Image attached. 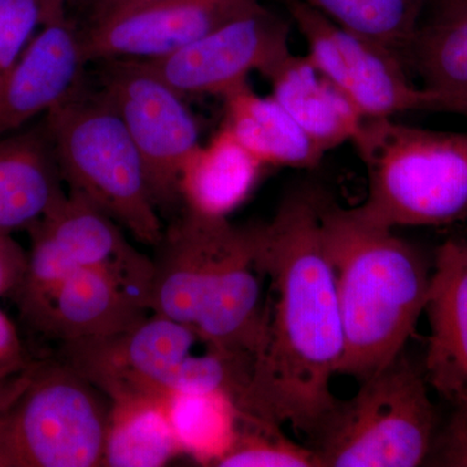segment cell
<instances>
[{
	"instance_id": "cell-1",
	"label": "cell",
	"mask_w": 467,
	"mask_h": 467,
	"mask_svg": "<svg viewBox=\"0 0 467 467\" xmlns=\"http://www.w3.org/2000/svg\"><path fill=\"white\" fill-rule=\"evenodd\" d=\"M319 195L301 190L256 225L269 292L263 337L236 410L309 441L337 405L331 382L344 356L342 316L326 254Z\"/></svg>"
},
{
	"instance_id": "cell-2",
	"label": "cell",
	"mask_w": 467,
	"mask_h": 467,
	"mask_svg": "<svg viewBox=\"0 0 467 467\" xmlns=\"http://www.w3.org/2000/svg\"><path fill=\"white\" fill-rule=\"evenodd\" d=\"M319 218L342 316L339 374L361 383L404 352L425 313L432 269L393 229L368 223L322 192Z\"/></svg>"
},
{
	"instance_id": "cell-3",
	"label": "cell",
	"mask_w": 467,
	"mask_h": 467,
	"mask_svg": "<svg viewBox=\"0 0 467 467\" xmlns=\"http://www.w3.org/2000/svg\"><path fill=\"white\" fill-rule=\"evenodd\" d=\"M367 167L356 212L389 227L445 226L467 217V134L365 119L352 142Z\"/></svg>"
},
{
	"instance_id": "cell-4",
	"label": "cell",
	"mask_w": 467,
	"mask_h": 467,
	"mask_svg": "<svg viewBox=\"0 0 467 467\" xmlns=\"http://www.w3.org/2000/svg\"><path fill=\"white\" fill-rule=\"evenodd\" d=\"M45 122L69 192L81 193L138 242L158 247L165 232L142 156L104 92L79 85Z\"/></svg>"
},
{
	"instance_id": "cell-5",
	"label": "cell",
	"mask_w": 467,
	"mask_h": 467,
	"mask_svg": "<svg viewBox=\"0 0 467 467\" xmlns=\"http://www.w3.org/2000/svg\"><path fill=\"white\" fill-rule=\"evenodd\" d=\"M425 373L404 352L337 405L312 439L319 467H417L429 460L438 411Z\"/></svg>"
},
{
	"instance_id": "cell-6",
	"label": "cell",
	"mask_w": 467,
	"mask_h": 467,
	"mask_svg": "<svg viewBox=\"0 0 467 467\" xmlns=\"http://www.w3.org/2000/svg\"><path fill=\"white\" fill-rule=\"evenodd\" d=\"M104 398L67 362L26 367L0 413L9 467L103 466L110 410Z\"/></svg>"
},
{
	"instance_id": "cell-7",
	"label": "cell",
	"mask_w": 467,
	"mask_h": 467,
	"mask_svg": "<svg viewBox=\"0 0 467 467\" xmlns=\"http://www.w3.org/2000/svg\"><path fill=\"white\" fill-rule=\"evenodd\" d=\"M285 3L306 39V57L365 119H393L407 112L454 113L467 119V92L416 86L401 58L389 48L344 29L304 0Z\"/></svg>"
},
{
	"instance_id": "cell-8",
	"label": "cell",
	"mask_w": 467,
	"mask_h": 467,
	"mask_svg": "<svg viewBox=\"0 0 467 467\" xmlns=\"http://www.w3.org/2000/svg\"><path fill=\"white\" fill-rule=\"evenodd\" d=\"M29 232L32 251L17 291L30 318L73 273L88 266L115 270L149 308L153 263L126 242L119 223L81 193H67Z\"/></svg>"
},
{
	"instance_id": "cell-9",
	"label": "cell",
	"mask_w": 467,
	"mask_h": 467,
	"mask_svg": "<svg viewBox=\"0 0 467 467\" xmlns=\"http://www.w3.org/2000/svg\"><path fill=\"white\" fill-rule=\"evenodd\" d=\"M100 90L115 107L142 156L160 213L182 204L181 175L202 146L183 97L137 58L100 61Z\"/></svg>"
},
{
	"instance_id": "cell-10",
	"label": "cell",
	"mask_w": 467,
	"mask_h": 467,
	"mask_svg": "<svg viewBox=\"0 0 467 467\" xmlns=\"http://www.w3.org/2000/svg\"><path fill=\"white\" fill-rule=\"evenodd\" d=\"M290 26L260 5L168 57L140 60L178 94L223 95L290 54Z\"/></svg>"
},
{
	"instance_id": "cell-11",
	"label": "cell",
	"mask_w": 467,
	"mask_h": 467,
	"mask_svg": "<svg viewBox=\"0 0 467 467\" xmlns=\"http://www.w3.org/2000/svg\"><path fill=\"white\" fill-rule=\"evenodd\" d=\"M260 5L261 0H146L86 24L82 48L88 64L164 57Z\"/></svg>"
},
{
	"instance_id": "cell-12",
	"label": "cell",
	"mask_w": 467,
	"mask_h": 467,
	"mask_svg": "<svg viewBox=\"0 0 467 467\" xmlns=\"http://www.w3.org/2000/svg\"><path fill=\"white\" fill-rule=\"evenodd\" d=\"M198 340L190 326L152 315L125 333L63 343V361L109 401L140 396L169 400L168 379Z\"/></svg>"
},
{
	"instance_id": "cell-13",
	"label": "cell",
	"mask_w": 467,
	"mask_h": 467,
	"mask_svg": "<svg viewBox=\"0 0 467 467\" xmlns=\"http://www.w3.org/2000/svg\"><path fill=\"white\" fill-rule=\"evenodd\" d=\"M265 281L256 226L236 227L205 287L193 324L208 348L254 359L263 337Z\"/></svg>"
},
{
	"instance_id": "cell-14",
	"label": "cell",
	"mask_w": 467,
	"mask_h": 467,
	"mask_svg": "<svg viewBox=\"0 0 467 467\" xmlns=\"http://www.w3.org/2000/svg\"><path fill=\"white\" fill-rule=\"evenodd\" d=\"M88 64L81 27L67 14L45 21L0 78V138L21 130L69 98L82 84Z\"/></svg>"
},
{
	"instance_id": "cell-15",
	"label": "cell",
	"mask_w": 467,
	"mask_h": 467,
	"mask_svg": "<svg viewBox=\"0 0 467 467\" xmlns=\"http://www.w3.org/2000/svg\"><path fill=\"white\" fill-rule=\"evenodd\" d=\"M236 226L184 207L164 233L149 294L152 315L193 328L202 294Z\"/></svg>"
},
{
	"instance_id": "cell-16",
	"label": "cell",
	"mask_w": 467,
	"mask_h": 467,
	"mask_svg": "<svg viewBox=\"0 0 467 467\" xmlns=\"http://www.w3.org/2000/svg\"><path fill=\"white\" fill-rule=\"evenodd\" d=\"M425 313L427 383L454 409H467V239H448L436 252Z\"/></svg>"
},
{
	"instance_id": "cell-17",
	"label": "cell",
	"mask_w": 467,
	"mask_h": 467,
	"mask_svg": "<svg viewBox=\"0 0 467 467\" xmlns=\"http://www.w3.org/2000/svg\"><path fill=\"white\" fill-rule=\"evenodd\" d=\"M149 310L115 270L88 266L73 273L33 321L63 344L125 333Z\"/></svg>"
},
{
	"instance_id": "cell-18",
	"label": "cell",
	"mask_w": 467,
	"mask_h": 467,
	"mask_svg": "<svg viewBox=\"0 0 467 467\" xmlns=\"http://www.w3.org/2000/svg\"><path fill=\"white\" fill-rule=\"evenodd\" d=\"M45 119L0 138V234L29 229L67 192Z\"/></svg>"
},
{
	"instance_id": "cell-19",
	"label": "cell",
	"mask_w": 467,
	"mask_h": 467,
	"mask_svg": "<svg viewBox=\"0 0 467 467\" xmlns=\"http://www.w3.org/2000/svg\"><path fill=\"white\" fill-rule=\"evenodd\" d=\"M265 77L272 97L325 152L358 138L365 117L306 55L290 52Z\"/></svg>"
},
{
	"instance_id": "cell-20",
	"label": "cell",
	"mask_w": 467,
	"mask_h": 467,
	"mask_svg": "<svg viewBox=\"0 0 467 467\" xmlns=\"http://www.w3.org/2000/svg\"><path fill=\"white\" fill-rule=\"evenodd\" d=\"M225 128L261 164L296 169L315 168L325 150L272 97H260L248 82L223 95Z\"/></svg>"
},
{
	"instance_id": "cell-21",
	"label": "cell",
	"mask_w": 467,
	"mask_h": 467,
	"mask_svg": "<svg viewBox=\"0 0 467 467\" xmlns=\"http://www.w3.org/2000/svg\"><path fill=\"white\" fill-rule=\"evenodd\" d=\"M264 165L223 126L184 165L181 195L184 207L208 217L227 218L259 181Z\"/></svg>"
},
{
	"instance_id": "cell-22",
	"label": "cell",
	"mask_w": 467,
	"mask_h": 467,
	"mask_svg": "<svg viewBox=\"0 0 467 467\" xmlns=\"http://www.w3.org/2000/svg\"><path fill=\"white\" fill-rule=\"evenodd\" d=\"M168 404L146 396L110 401L103 466L159 467L183 453Z\"/></svg>"
},
{
	"instance_id": "cell-23",
	"label": "cell",
	"mask_w": 467,
	"mask_h": 467,
	"mask_svg": "<svg viewBox=\"0 0 467 467\" xmlns=\"http://www.w3.org/2000/svg\"><path fill=\"white\" fill-rule=\"evenodd\" d=\"M405 64L422 78L425 88L467 92V2L448 16L418 26Z\"/></svg>"
},
{
	"instance_id": "cell-24",
	"label": "cell",
	"mask_w": 467,
	"mask_h": 467,
	"mask_svg": "<svg viewBox=\"0 0 467 467\" xmlns=\"http://www.w3.org/2000/svg\"><path fill=\"white\" fill-rule=\"evenodd\" d=\"M337 26L379 43L404 63L418 26V0H304Z\"/></svg>"
},
{
	"instance_id": "cell-25",
	"label": "cell",
	"mask_w": 467,
	"mask_h": 467,
	"mask_svg": "<svg viewBox=\"0 0 467 467\" xmlns=\"http://www.w3.org/2000/svg\"><path fill=\"white\" fill-rule=\"evenodd\" d=\"M169 414L183 453L214 462L232 444L238 411L225 395H174Z\"/></svg>"
},
{
	"instance_id": "cell-26",
	"label": "cell",
	"mask_w": 467,
	"mask_h": 467,
	"mask_svg": "<svg viewBox=\"0 0 467 467\" xmlns=\"http://www.w3.org/2000/svg\"><path fill=\"white\" fill-rule=\"evenodd\" d=\"M218 467H319L309 445L292 441L281 426L238 413L232 444L213 462Z\"/></svg>"
},
{
	"instance_id": "cell-27",
	"label": "cell",
	"mask_w": 467,
	"mask_h": 467,
	"mask_svg": "<svg viewBox=\"0 0 467 467\" xmlns=\"http://www.w3.org/2000/svg\"><path fill=\"white\" fill-rule=\"evenodd\" d=\"M45 7L46 0H0V78L41 29Z\"/></svg>"
},
{
	"instance_id": "cell-28",
	"label": "cell",
	"mask_w": 467,
	"mask_h": 467,
	"mask_svg": "<svg viewBox=\"0 0 467 467\" xmlns=\"http://www.w3.org/2000/svg\"><path fill=\"white\" fill-rule=\"evenodd\" d=\"M427 462L436 466L467 467V409H456L447 426L438 431Z\"/></svg>"
},
{
	"instance_id": "cell-29",
	"label": "cell",
	"mask_w": 467,
	"mask_h": 467,
	"mask_svg": "<svg viewBox=\"0 0 467 467\" xmlns=\"http://www.w3.org/2000/svg\"><path fill=\"white\" fill-rule=\"evenodd\" d=\"M27 254L11 235L0 234V296L17 291L23 284Z\"/></svg>"
},
{
	"instance_id": "cell-30",
	"label": "cell",
	"mask_w": 467,
	"mask_h": 467,
	"mask_svg": "<svg viewBox=\"0 0 467 467\" xmlns=\"http://www.w3.org/2000/svg\"><path fill=\"white\" fill-rule=\"evenodd\" d=\"M20 337L11 319L0 310V365L23 361Z\"/></svg>"
},
{
	"instance_id": "cell-31",
	"label": "cell",
	"mask_w": 467,
	"mask_h": 467,
	"mask_svg": "<svg viewBox=\"0 0 467 467\" xmlns=\"http://www.w3.org/2000/svg\"><path fill=\"white\" fill-rule=\"evenodd\" d=\"M26 368V365L23 361L0 365V413L16 392Z\"/></svg>"
},
{
	"instance_id": "cell-32",
	"label": "cell",
	"mask_w": 467,
	"mask_h": 467,
	"mask_svg": "<svg viewBox=\"0 0 467 467\" xmlns=\"http://www.w3.org/2000/svg\"><path fill=\"white\" fill-rule=\"evenodd\" d=\"M140 2H146V0H81L78 5L86 9L88 21L91 23V21L97 20V18L115 11V9Z\"/></svg>"
},
{
	"instance_id": "cell-33",
	"label": "cell",
	"mask_w": 467,
	"mask_h": 467,
	"mask_svg": "<svg viewBox=\"0 0 467 467\" xmlns=\"http://www.w3.org/2000/svg\"><path fill=\"white\" fill-rule=\"evenodd\" d=\"M79 2L81 0H46L45 20H43V23L52 17L66 15L67 5H72V3L78 5Z\"/></svg>"
},
{
	"instance_id": "cell-34",
	"label": "cell",
	"mask_w": 467,
	"mask_h": 467,
	"mask_svg": "<svg viewBox=\"0 0 467 467\" xmlns=\"http://www.w3.org/2000/svg\"><path fill=\"white\" fill-rule=\"evenodd\" d=\"M0 467H9L8 461L5 459V454L0 451Z\"/></svg>"
},
{
	"instance_id": "cell-35",
	"label": "cell",
	"mask_w": 467,
	"mask_h": 467,
	"mask_svg": "<svg viewBox=\"0 0 467 467\" xmlns=\"http://www.w3.org/2000/svg\"><path fill=\"white\" fill-rule=\"evenodd\" d=\"M466 2H467V0H466Z\"/></svg>"
}]
</instances>
